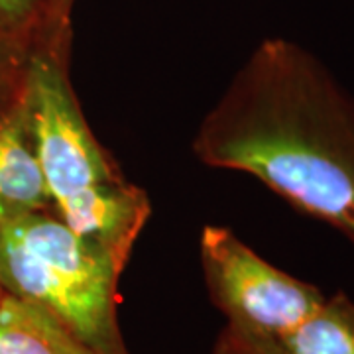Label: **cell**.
I'll return each instance as SVG.
<instances>
[{"label":"cell","mask_w":354,"mask_h":354,"mask_svg":"<svg viewBox=\"0 0 354 354\" xmlns=\"http://www.w3.org/2000/svg\"><path fill=\"white\" fill-rule=\"evenodd\" d=\"M193 152L260 179L354 246V97L301 46L262 41L203 120Z\"/></svg>","instance_id":"obj_1"},{"label":"cell","mask_w":354,"mask_h":354,"mask_svg":"<svg viewBox=\"0 0 354 354\" xmlns=\"http://www.w3.org/2000/svg\"><path fill=\"white\" fill-rule=\"evenodd\" d=\"M69 44L71 26L44 20L34 34L24 87L30 127L55 216L127 266L152 207L88 128L69 79Z\"/></svg>","instance_id":"obj_2"},{"label":"cell","mask_w":354,"mask_h":354,"mask_svg":"<svg viewBox=\"0 0 354 354\" xmlns=\"http://www.w3.org/2000/svg\"><path fill=\"white\" fill-rule=\"evenodd\" d=\"M124 268L51 213L0 225V288L38 305L101 354H128L118 325Z\"/></svg>","instance_id":"obj_3"},{"label":"cell","mask_w":354,"mask_h":354,"mask_svg":"<svg viewBox=\"0 0 354 354\" xmlns=\"http://www.w3.org/2000/svg\"><path fill=\"white\" fill-rule=\"evenodd\" d=\"M201 262L207 290L232 329L276 341L323 304L325 293L279 270L225 227H205Z\"/></svg>","instance_id":"obj_4"},{"label":"cell","mask_w":354,"mask_h":354,"mask_svg":"<svg viewBox=\"0 0 354 354\" xmlns=\"http://www.w3.org/2000/svg\"><path fill=\"white\" fill-rule=\"evenodd\" d=\"M38 213L55 215L22 93L0 113V225Z\"/></svg>","instance_id":"obj_5"},{"label":"cell","mask_w":354,"mask_h":354,"mask_svg":"<svg viewBox=\"0 0 354 354\" xmlns=\"http://www.w3.org/2000/svg\"><path fill=\"white\" fill-rule=\"evenodd\" d=\"M0 354H101L75 337L50 313L0 293Z\"/></svg>","instance_id":"obj_6"},{"label":"cell","mask_w":354,"mask_h":354,"mask_svg":"<svg viewBox=\"0 0 354 354\" xmlns=\"http://www.w3.org/2000/svg\"><path fill=\"white\" fill-rule=\"evenodd\" d=\"M279 354H354V301L337 291L295 329L270 341Z\"/></svg>","instance_id":"obj_7"},{"label":"cell","mask_w":354,"mask_h":354,"mask_svg":"<svg viewBox=\"0 0 354 354\" xmlns=\"http://www.w3.org/2000/svg\"><path fill=\"white\" fill-rule=\"evenodd\" d=\"M32 38L14 34L0 26V113L20 101L26 87V73Z\"/></svg>","instance_id":"obj_8"},{"label":"cell","mask_w":354,"mask_h":354,"mask_svg":"<svg viewBox=\"0 0 354 354\" xmlns=\"http://www.w3.org/2000/svg\"><path fill=\"white\" fill-rule=\"evenodd\" d=\"M46 20V0H0V26L32 38Z\"/></svg>","instance_id":"obj_9"},{"label":"cell","mask_w":354,"mask_h":354,"mask_svg":"<svg viewBox=\"0 0 354 354\" xmlns=\"http://www.w3.org/2000/svg\"><path fill=\"white\" fill-rule=\"evenodd\" d=\"M213 354H279L268 339L254 337L248 333L225 325L215 342Z\"/></svg>","instance_id":"obj_10"},{"label":"cell","mask_w":354,"mask_h":354,"mask_svg":"<svg viewBox=\"0 0 354 354\" xmlns=\"http://www.w3.org/2000/svg\"><path fill=\"white\" fill-rule=\"evenodd\" d=\"M75 0H46V18L55 24L71 26V10Z\"/></svg>","instance_id":"obj_11"},{"label":"cell","mask_w":354,"mask_h":354,"mask_svg":"<svg viewBox=\"0 0 354 354\" xmlns=\"http://www.w3.org/2000/svg\"><path fill=\"white\" fill-rule=\"evenodd\" d=\"M2 291H4V290H2V288H0V293H2Z\"/></svg>","instance_id":"obj_12"}]
</instances>
